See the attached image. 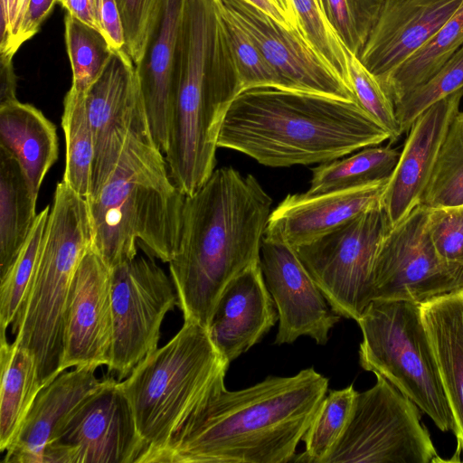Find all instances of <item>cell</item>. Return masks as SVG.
<instances>
[{
  "label": "cell",
  "mask_w": 463,
  "mask_h": 463,
  "mask_svg": "<svg viewBox=\"0 0 463 463\" xmlns=\"http://www.w3.org/2000/svg\"><path fill=\"white\" fill-rule=\"evenodd\" d=\"M215 1L224 48L241 91L259 87L288 89L251 38L218 1Z\"/></svg>",
  "instance_id": "cell-32"
},
{
  "label": "cell",
  "mask_w": 463,
  "mask_h": 463,
  "mask_svg": "<svg viewBox=\"0 0 463 463\" xmlns=\"http://www.w3.org/2000/svg\"><path fill=\"white\" fill-rule=\"evenodd\" d=\"M463 46V2L411 57L378 80L394 107L434 75Z\"/></svg>",
  "instance_id": "cell-28"
},
{
  "label": "cell",
  "mask_w": 463,
  "mask_h": 463,
  "mask_svg": "<svg viewBox=\"0 0 463 463\" xmlns=\"http://www.w3.org/2000/svg\"><path fill=\"white\" fill-rule=\"evenodd\" d=\"M317 1L318 2L319 5H320V6H321V8H322V3H321V0H317ZM322 10H323V9H322Z\"/></svg>",
  "instance_id": "cell-50"
},
{
  "label": "cell",
  "mask_w": 463,
  "mask_h": 463,
  "mask_svg": "<svg viewBox=\"0 0 463 463\" xmlns=\"http://www.w3.org/2000/svg\"><path fill=\"white\" fill-rule=\"evenodd\" d=\"M57 2L58 0H30L14 42L15 52L39 31Z\"/></svg>",
  "instance_id": "cell-42"
},
{
  "label": "cell",
  "mask_w": 463,
  "mask_h": 463,
  "mask_svg": "<svg viewBox=\"0 0 463 463\" xmlns=\"http://www.w3.org/2000/svg\"><path fill=\"white\" fill-rule=\"evenodd\" d=\"M112 345L111 269L90 246L76 269L66 302L61 371L108 367Z\"/></svg>",
  "instance_id": "cell-17"
},
{
  "label": "cell",
  "mask_w": 463,
  "mask_h": 463,
  "mask_svg": "<svg viewBox=\"0 0 463 463\" xmlns=\"http://www.w3.org/2000/svg\"><path fill=\"white\" fill-rule=\"evenodd\" d=\"M357 391L354 385L330 390L318 406L302 440L305 450L294 462L324 463L348 424Z\"/></svg>",
  "instance_id": "cell-31"
},
{
  "label": "cell",
  "mask_w": 463,
  "mask_h": 463,
  "mask_svg": "<svg viewBox=\"0 0 463 463\" xmlns=\"http://www.w3.org/2000/svg\"><path fill=\"white\" fill-rule=\"evenodd\" d=\"M247 33L288 89L355 101L352 90L306 38L246 0H217Z\"/></svg>",
  "instance_id": "cell-16"
},
{
  "label": "cell",
  "mask_w": 463,
  "mask_h": 463,
  "mask_svg": "<svg viewBox=\"0 0 463 463\" xmlns=\"http://www.w3.org/2000/svg\"><path fill=\"white\" fill-rule=\"evenodd\" d=\"M273 5L282 13L291 28H299L290 0H270Z\"/></svg>",
  "instance_id": "cell-48"
},
{
  "label": "cell",
  "mask_w": 463,
  "mask_h": 463,
  "mask_svg": "<svg viewBox=\"0 0 463 463\" xmlns=\"http://www.w3.org/2000/svg\"><path fill=\"white\" fill-rule=\"evenodd\" d=\"M391 227L377 205L314 241L294 248L331 308L357 320L371 299V277L380 242Z\"/></svg>",
  "instance_id": "cell-10"
},
{
  "label": "cell",
  "mask_w": 463,
  "mask_h": 463,
  "mask_svg": "<svg viewBox=\"0 0 463 463\" xmlns=\"http://www.w3.org/2000/svg\"><path fill=\"white\" fill-rule=\"evenodd\" d=\"M428 207L419 203L383 237L371 277V299L421 304L463 289V266L444 260L427 227Z\"/></svg>",
  "instance_id": "cell-12"
},
{
  "label": "cell",
  "mask_w": 463,
  "mask_h": 463,
  "mask_svg": "<svg viewBox=\"0 0 463 463\" xmlns=\"http://www.w3.org/2000/svg\"><path fill=\"white\" fill-rule=\"evenodd\" d=\"M260 267L278 312L274 343L291 344L306 335L324 345L340 320L316 284L296 250L277 236L265 233Z\"/></svg>",
  "instance_id": "cell-15"
},
{
  "label": "cell",
  "mask_w": 463,
  "mask_h": 463,
  "mask_svg": "<svg viewBox=\"0 0 463 463\" xmlns=\"http://www.w3.org/2000/svg\"><path fill=\"white\" fill-rule=\"evenodd\" d=\"M36 203L18 161L0 146V277L28 237L37 216Z\"/></svg>",
  "instance_id": "cell-27"
},
{
  "label": "cell",
  "mask_w": 463,
  "mask_h": 463,
  "mask_svg": "<svg viewBox=\"0 0 463 463\" xmlns=\"http://www.w3.org/2000/svg\"><path fill=\"white\" fill-rule=\"evenodd\" d=\"M290 1L298 27L306 38L350 88L347 80L345 46L327 21L318 2L317 0Z\"/></svg>",
  "instance_id": "cell-39"
},
{
  "label": "cell",
  "mask_w": 463,
  "mask_h": 463,
  "mask_svg": "<svg viewBox=\"0 0 463 463\" xmlns=\"http://www.w3.org/2000/svg\"><path fill=\"white\" fill-rule=\"evenodd\" d=\"M420 408L376 374L357 392L345 432L324 463H433L441 461Z\"/></svg>",
  "instance_id": "cell-9"
},
{
  "label": "cell",
  "mask_w": 463,
  "mask_h": 463,
  "mask_svg": "<svg viewBox=\"0 0 463 463\" xmlns=\"http://www.w3.org/2000/svg\"><path fill=\"white\" fill-rule=\"evenodd\" d=\"M228 367L209 331L190 321L135 366L120 385L146 445L142 457L171 439Z\"/></svg>",
  "instance_id": "cell-7"
},
{
  "label": "cell",
  "mask_w": 463,
  "mask_h": 463,
  "mask_svg": "<svg viewBox=\"0 0 463 463\" xmlns=\"http://www.w3.org/2000/svg\"><path fill=\"white\" fill-rule=\"evenodd\" d=\"M345 46V45H344ZM348 84L356 102L390 134V144L402 134L395 107L378 79L345 46Z\"/></svg>",
  "instance_id": "cell-37"
},
{
  "label": "cell",
  "mask_w": 463,
  "mask_h": 463,
  "mask_svg": "<svg viewBox=\"0 0 463 463\" xmlns=\"http://www.w3.org/2000/svg\"><path fill=\"white\" fill-rule=\"evenodd\" d=\"M401 151L387 146H368L351 156L323 163L313 169L310 187L317 195L389 180Z\"/></svg>",
  "instance_id": "cell-29"
},
{
  "label": "cell",
  "mask_w": 463,
  "mask_h": 463,
  "mask_svg": "<svg viewBox=\"0 0 463 463\" xmlns=\"http://www.w3.org/2000/svg\"><path fill=\"white\" fill-rule=\"evenodd\" d=\"M420 203L428 208L463 204V112L449 127Z\"/></svg>",
  "instance_id": "cell-33"
},
{
  "label": "cell",
  "mask_w": 463,
  "mask_h": 463,
  "mask_svg": "<svg viewBox=\"0 0 463 463\" xmlns=\"http://www.w3.org/2000/svg\"><path fill=\"white\" fill-rule=\"evenodd\" d=\"M427 227L438 254L463 266V204L428 208Z\"/></svg>",
  "instance_id": "cell-41"
},
{
  "label": "cell",
  "mask_w": 463,
  "mask_h": 463,
  "mask_svg": "<svg viewBox=\"0 0 463 463\" xmlns=\"http://www.w3.org/2000/svg\"><path fill=\"white\" fill-rule=\"evenodd\" d=\"M420 313L455 424L456 460H463V289L421 303Z\"/></svg>",
  "instance_id": "cell-24"
},
{
  "label": "cell",
  "mask_w": 463,
  "mask_h": 463,
  "mask_svg": "<svg viewBox=\"0 0 463 463\" xmlns=\"http://www.w3.org/2000/svg\"><path fill=\"white\" fill-rule=\"evenodd\" d=\"M61 128L66 144L62 180L80 196L90 194L94 139L87 112L85 92L71 88L63 101Z\"/></svg>",
  "instance_id": "cell-30"
},
{
  "label": "cell",
  "mask_w": 463,
  "mask_h": 463,
  "mask_svg": "<svg viewBox=\"0 0 463 463\" xmlns=\"http://www.w3.org/2000/svg\"><path fill=\"white\" fill-rule=\"evenodd\" d=\"M463 0H383L357 56L378 80L417 52L458 10Z\"/></svg>",
  "instance_id": "cell-19"
},
{
  "label": "cell",
  "mask_w": 463,
  "mask_h": 463,
  "mask_svg": "<svg viewBox=\"0 0 463 463\" xmlns=\"http://www.w3.org/2000/svg\"><path fill=\"white\" fill-rule=\"evenodd\" d=\"M185 3L186 0H165L144 57L136 65L151 136L164 155L169 146L178 41Z\"/></svg>",
  "instance_id": "cell-22"
},
{
  "label": "cell",
  "mask_w": 463,
  "mask_h": 463,
  "mask_svg": "<svg viewBox=\"0 0 463 463\" xmlns=\"http://www.w3.org/2000/svg\"><path fill=\"white\" fill-rule=\"evenodd\" d=\"M85 100L94 139L91 196L107 181L129 138L151 134L137 68L125 49L112 50Z\"/></svg>",
  "instance_id": "cell-14"
},
{
  "label": "cell",
  "mask_w": 463,
  "mask_h": 463,
  "mask_svg": "<svg viewBox=\"0 0 463 463\" xmlns=\"http://www.w3.org/2000/svg\"><path fill=\"white\" fill-rule=\"evenodd\" d=\"M278 321L260 261L246 269L226 287L215 307L209 334L230 364L256 345Z\"/></svg>",
  "instance_id": "cell-21"
},
{
  "label": "cell",
  "mask_w": 463,
  "mask_h": 463,
  "mask_svg": "<svg viewBox=\"0 0 463 463\" xmlns=\"http://www.w3.org/2000/svg\"><path fill=\"white\" fill-rule=\"evenodd\" d=\"M58 2L69 14L103 33L101 20L103 0H58Z\"/></svg>",
  "instance_id": "cell-43"
},
{
  "label": "cell",
  "mask_w": 463,
  "mask_h": 463,
  "mask_svg": "<svg viewBox=\"0 0 463 463\" xmlns=\"http://www.w3.org/2000/svg\"><path fill=\"white\" fill-rule=\"evenodd\" d=\"M101 20L103 33L112 49L125 47V36L116 0H103Z\"/></svg>",
  "instance_id": "cell-44"
},
{
  "label": "cell",
  "mask_w": 463,
  "mask_h": 463,
  "mask_svg": "<svg viewBox=\"0 0 463 463\" xmlns=\"http://www.w3.org/2000/svg\"><path fill=\"white\" fill-rule=\"evenodd\" d=\"M213 381L193 412L163 447L139 463H286L292 461L328 378L314 368L293 376H268L242 390Z\"/></svg>",
  "instance_id": "cell-1"
},
{
  "label": "cell",
  "mask_w": 463,
  "mask_h": 463,
  "mask_svg": "<svg viewBox=\"0 0 463 463\" xmlns=\"http://www.w3.org/2000/svg\"><path fill=\"white\" fill-rule=\"evenodd\" d=\"M185 195L151 134L132 136L99 192L86 198L91 247L112 269L137 256L169 262L177 253Z\"/></svg>",
  "instance_id": "cell-5"
},
{
  "label": "cell",
  "mask_w": 463,
  "mask_h": 463,
  "mask_svg": "<svg viewBox=\"0 0 463 463\" xmlns=\"http://www.w3.org/2000/svg\"><path fill=\"white\" fill-rule=\"evenodd\" d=\"M463 88V46L428 80L415 88L399 104L395 113L402 133L434 103Z\"/></svg>",
  "instance_id": "cell-36"
},
{
  "label": "cell",
  "mask_w": 463,
  "mask_h": 463,
  "mask_svg": "<svg viewBox=\"0 0 463 463\" xmlns=\"http://www.w3.org/2000/svg\"><path fill=\"white\" fill-rule=\"evenodd\" d=\"M30 0H18V6H17V15H16V25H15V33H14V38L13 41L12 48H11V53L14 56L15 54L14 51V42L17 37V34L19 33L23 19L24 17V14L26 13L28 5Z\"/></svg>",
  "instance_id": "cell-49"
},
{
  "label": "cell",
  "mask_w": 463,
  "mask_h": 463,
  "mask_svg": "<svg viewBox=\"0 0 463 463\" xmlns=\"http://www.w3.org/2000/svg\"><path fill=\"white\" fill-rule=\"evenodd\" d=\"M146 450L120 382L107 378L65 420L43 463H138Z\"/></svg>",
  "instance_id": "cell-13"
},
{
  "label": "cell",
  "mask_w": 463,
  "mask_h": 463,
  "mask_svg": "<svg viewBox=\"0 0 463 463\" xmlns=\"http://www.w3.org/2000/svg\"><path fill=\"white\" fill-rule=\"evenodd\" d=\"M241 92L217 25L214 0H186L179 41L169 146L170 177L194 194L215 170L221 128Z\"/></svg>",
  "instance_id": "cell-4"
},
{
  "label": "cell",
  "mask_w": 463,
  "mask_h": 463,
  "mask_svg": "<svg viewBox=\"0 0 463 463\" xmlns=\"http://www.w3.org/2000/svg\"><path fill=\"white\" fill-rule=\"evenodd\" d=\"M0 146L18 161L37 202L42 183L59 156L56 126L31 104L16 99L0 105Z\"/></svg>",
  "instance_id": "cell-25"
},
{
  "label": "cell",
  "mask_w": 463,
  "mask_h": 463,
  "mask_svg": "<svg viewBox=\"0 0 463 463\" xmlns=\"http://www.w3.org/2000/svg\"><path fill=\"white\" fill-rule=\"evenodd\" d=\"M356 322L363 335L361 367L388 380L438 429L453 432V417L422 321L420 304L375 299Z\"/></svg>",
  "instance_id": "cell-8"
},
{
  "label": "cell",
  "mask_w": 463,
  "mask_h": 463,
  "mask_svg": "<svg viewBox=\"0 0 463 463\" xmlns=\"http://www.w3.org/2000/svg\"><path fill=\"white\" fill-rule=\"evenodd\" d=\"M271 205L252 175L232 166L214 170L185 196L179 249L168 262L184 321L209 330L226 287L260 261Z\"/></svg>",
  "instance_id": "cell-2"
},
{
  "label": "cell",
  "mask_w": 463,
  "mask_h": 463,
  "mask_svg": "<svg viewBox=\"0 0 463 463\" xmlns=\"http://www.w3.org/2000/svg\"><path fill=\"white\" fill-rule=\"evenodd\" d=\"M178 306L174 282L153 257L111 269L113 345L109 372L121 381L157 348L165 316Z\"/></svg>",
  "instance_id": "cell-11"
},
{
  "label": "cell",
  "mask_w": 463,
  "mask_h": 463,
  "mask_svg": "<svg viewBox=\"0 0 463 463\" xmlns=\"http://www.w3.org/2000/svg\"><path fill=\"white\" fill-rule=\"evenodd\" d=\"M94 366L61 372L38 392L5 463H43L48 446L71 413L102 383Z\"/></svg>",
  "instance_id": "cell-23"
},
{
  "label": "cell",
  "mask_w": 463,
  "mask_h": 463,
  "mask_svg": "<svg viewBox=\"0 0 463 463\" xmlns=\"http://www.w3.org/2000/svg\"><path fill=\"white\" fill-rule=\"evenodd\" d=\"M51 205L34 220L26 241L7 271L0 277L1 335L14 320L30 286L37 262Z\"/></svg>",
  "instance_id": "cell-34"
},
{
  "label": "cell",
  "mask_w": 463,
  "mask_h": 463,
  "mask_svg": "<svg viewBox=\"0 0 463 463\" xmlns=\"http://www.w3.org/2000/svg\"><path fill=\"white\" fill-rule=\"evenodd\" d=\"M388 181L317 195L289 194L271 211L265 233L292 248L308 243L383 204Z\"/></svg>",
  "instance_id": "cell-20"
},
{
  "label": "cell",
  "mask_w": 463,
  "mask_h": 463,
  "mask_svg": "<svg viewBox=\"0 0 463 463\" xmlns=\"http://www.w3.org/2000/svg\"><path fill=\"white\" fill-rule=\"evenodd\" d=\"M165 0H116L120 14L125 51L137 65L158 23Z\"/></svg>",
  "instance_id": "cell-40"
},
{
  "label": "cell",
  "mask_w": 463,
  "mask_h": 463,
  "mask_svg": "<svg viewBox=\"0 0 463 463\" xmlns=\"http://www.w3.org/2000/svg\"><path fill=\"white\" fill-rule=\"evenodd\" d=\"M259 7L283 25L291 28L282 13L273 5L270 0H246ZM296 29V28H295Z\"/></svg>",
  "instance_id": "cell-47"
},
{
  "label": "cell",
  "mask_w": 463,
  "mask_h": 463,
  "mask_svg": "<svg viewBox=\"0 0 463 463\" xmlns=\"http://www.w3.org/2000/svg\"><path fill=\"white\" fill-rule=\"evenodd\" d=\"M65 42L72 71L71 88L86 92L104 71L113 49L103 33L69 14Z\"/></svg>",
  "instance_id": "cell-35"
},
{
  "label": "cell",
  "mask_w": 463,
  "mask_h": 463,
  "mask_svg": "<svg viewBox=\"0 0 463 463\" xmlns=\"http://www.w3.org/2000/svg\"><path fill=\"white\" fill-rule=\"evenodd\" d=\"M91 242L86 198L59 182L30 286L11 325L14 342L34 355L43 387L61 373L66 302L76 269Z\"/></svg>",
  "instance_id": "cell-6"
},
{
  "label": "cell",
  "mask_w": 463,
  "mask_h": 463,
  "mask_svg": "<svg viewBox=\"0 0 463 463\" xmlns=\"http://www.w3.org/2000/svg\"><path fill=\"white\" fill-rule=\"evenodd\" d=\"M462 99L463 88L434 103L412 123L383 196L391 226L420 203Z\"/></svg>",
  "instance_id": "cell-18"
},
{
  "label": "cell",
  "mask_w": 463,
  "mask_h": 463,
  "mask_svg": "<svg viewBox=\"0 0 463 463\" xmlns=\"http://www.w3.org/2000/svg\"><path fill=\"white\" fill-rule=\"evenodd\" d=\"M390 134L352 100L274 87L244 90L223 119L218 147L270 167L326 163Z\"/></svg>",
  "instance_id": "cell-3"
},
{
  "label": "cell",
  "mask_w": 463,
  "mask_h": 463,
  "mask_svg": "<svg viewBox=\"0 0 463 463\" xmlns=\"http://www.w3.org/2000/svg\"><path fill=\"white\" fill-rule=\"evenodd\" d=\"M1 2L0 54L13 58L11 48L14 38L18 0Z\"/></svg>",
  "instance_id": "cell-45"
},
{
  "label": "cell",
  "mask_w": 463,
  "mask_h": 463,
  "mask_svg": "<svg viewBox=\"0 0 463 463\" xmlns=\"http://www.w3.org/2000/svg\"><path fill=\"white\" fill-rule=\"evenodd\" d=\"M0 451L16 439L22 425L43 386L34 355L14 342L0 337Z\"/></svg>",
  "instance_id": "cell-26"
},
{
  "label": "cell",
  "mask_w": 463,
  "mask_h": 463,
  "mask_svg": "<svg viewBox=\"0 0 463 463\" xmlns=\"http://www.w3.org/2000/svg\"><path fill=\"white\" fill-rule=\"evenodd\" d=\"M0 105L16 100V76L13 58L0 54Z\"/></svg>",
  "instance_id": "cell-46"
},
{
  "label": "cell",
  "mask_w": 463,
  "mask_h": 463,
  "mask_svg": "<svg viewBox=\"0 0 463 463\" xmlns=\"http://www.w3.org/2000/svg\"><path fill=\"white\" fill-rule=\"evenodd\" d=\"M321 3L338 38L358 56L377 19L383 0H321Z\"/></svg>",
  "instance_id": "cell-38"
}]
</instances>
